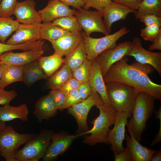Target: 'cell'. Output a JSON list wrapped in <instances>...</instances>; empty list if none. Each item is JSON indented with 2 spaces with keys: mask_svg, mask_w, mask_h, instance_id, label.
<instances>
[{
  "mask_svg": "<svg viewBox=\"0 0 161 161\" xmlns=\"http://www.w3.org/2000/svg\"><path fill=\"white\" fill-rule=\"evenodd\" d=\"M134 11L120 4L112 2L103 10L102 14L103 21L109 33L111 31V27L113 23L120 20L125 19L130 13H135Z\"/></svg>",
  "mask_w": 161,
  "mask_h": 161,
  "instance_id": "21",
  "label": "cell"
},
{
  "mask_svg": "<svg viewBox=\"0 0 161 161\" xmlns=\"http://www.w3.org/2000/svg\"><path fill=\"white\" fill-rule=\"evenodd\" d=\"M77 9L74 15L87 36H89L92 33L94 32H101L105 35L109 34L102 20L101 13L82 8Z\"/></svg>",
  "mask_w": 161,
  "mask_h": 161,
  "instance_id": "9",
  "label": "cell"
},
{
  "mask_svg": "<svg viewBox=\"0 0 161 161\" xmlns=\"http://www.w3.org/2000/svg\"><path fill=\"white\" fill-rule=\"evenodd\" d=\"M41 23L31 24L19 23L15 32L5 43L17 44L40 40L41 39L40 28Z\"/></svg>",
  "mask_w": 161,
  "mask_h": 161,
  "instance_id": "15",
  "label": "cell"
},
{
  "mask_svg": "<svg viewBox=\"0 0 161 161\" xmlns=\"http://www.w3.org/2000/svg\"></svg>",
  "mask_w": 161,
  "mask_h": 161,
  "instance_id": "53",
  "label": "cell"
},
{
  "mask_svg": "<svg viewBox=\"0 0 161 161\" xmlns=\"http://www.w3.org/2000/svg\"><path fill=\"white\" fill-rule=\"evenodd\" d=\"M161 161V149L159 150L152 156L150 161Z\"/></svg>",
  "mask_w": 161,
  "mask_h": 161,
  "instance_id": "50",
  "label": "cell"
},
{
  "mask_svg": "<svg viewBox=\"0 0 161 161\" xmlns=\"http://www.w3.org/2000/svg\"><path fill=\"white\" fill-rule=\"evenodd\" d=\"M49 94L52 97L56 109L59 110L64 104L66 95L59 89H52Z\"/></svg>",
  "mask_w": 161,
  "mask_h": 161,
  "instance_id": "39",
  "label": "cell"
},
{
  "mask_svg": "<svg viewBox=\"0 0 161 161\" xmlns=\"http://www.w3.org/2000/svg\"><path fill=\"white\" fill-rule=\"evenodd\" d=\"M83 0L84 4L83 7V9L88 10L90 7H93L102 14L104 8L112 2L111 0Z\"/></svg>",
  "mask_w": 161,
  "mask_h": 161,
  "instance_id": "37",
  "label": "cell"
},
{
  "mask_svg": "<svg viewBox=\"0 0 161 161\" xmlns=\"http://www.w3.org/2000/svg\"><path fill=\"white\" fill-rule=\"evenodd\" d=\"M150 14L161 16V0H143L134 13L136 19Z\"/></svg>",
  "mask_w": 161,
  "mask_h": 161,
  "instance_id": "31",
  "label": "cell"
},
{
  "mask_svg": "<svg viewBox=\"0 0 161 161\" xmlns=\"http://www.w3.org/2000/svg\"><path fill=\"white\" fill-rule=\"evenodd\" d=\"M128 60L126 56L112 65L103 77L105 83L118 82L133 86L141 73L150 74L154 71V68L150 65L136 61L129 65L127 63Z\"/></svg>",
  "mask_w": 161,
  "mask_h": 161,
  "instance_id": "1",
  "label": "cell"
},
{
  "mask_svg": "<svg viewBox=\"0 0 161 161\" xmlns=\"http://www.w3.org/2000/svg\"><path fill=\"white\" fill-rule=\"evenodd\" d=\"M17 2V0H2L0 3V17H10Z\"/></svg>",
  "mask_w": 161,
  "mask_h": 161,
  "instance_id": "36",
  "label": "cell"
},
{
  "mask_svg": "<svg viewBox=\"0 0 161 161\" xmlns=\"http://www.w3.org/2000/svg\"><path fill=\"white\" fill-rule=\"evenodd\" d=\"M57 110L52 97L49 94L41 97L36 101L32 113L38 122L41 123L44 120H48L55 116Z\"/></svg>",
  "mask_w": 161,
  "mask_h": 161,
  "instance_id": "22",
  "label": "cell"
},
{
  "mask_svg": "<svg viewBox=\"0 0 161 161\" xmlns=\"http://www.w3.org/2000/svg\"><path fill=\"white\" fill-rule=\"evenodd\" d=\"M37 134H20L12 126H5L0 131V155L6 161H17L15 155L19 148L35 137Z\"/></svg>",
  "mask_w": 161,
  "mask_h": 161,
  "instance_id": "5",
  "label": "cell"
},
{
  "mask_svg": "<svg viewBox=\"0 0 161 161\" xmlns=\"http://www.w3.org/2000/svg\"><path fill=\"white\" fill-rule=\"evenodd\" d=\"M83 40L80 31L63 35L51 42L54 53L63 57L72 51Z\"/></svg>",
  "mask_w": 161,
  "mask_h": 161,
  "instance_id": "19",
  "label": "cell"
},
{
  "mask_svg": "<svg viewBox=\"0 0 161 161\" xmlns=\"http://www.w3.org/2000/svg\"><path fill=\"white\" fill-rule=\"evenodd\" d=\"M112 1L122 4L130 9L136 11L143 0H111Z\"/></svg>",
  "mask_w": 161,
  "mask_h": 161,
  "instance_id": "44",
  "label": "cell"
},
{
  "mask_svg": "<svg viewBox=\"0 0 161 161\" xmlns=\"http://www.w3.org/2000/svg\"><path fill=\"white\" fill-rule=\"evenodd\" d=\"M47 78L48 76L39 66L37 60L23 66L22 82L28 87L39 80H47Z\"/></svg>",
  "mask_w": 161,
  "mask_h": 161,
  "instance_id": "26",
  "label": "cell"
},
{
  "mask_svg": "<svg viewBox=\"0 0 161 161\" xmlns=\"http://www.w3.org/2000/svg\"><path fill=\"white\" fill-rule=\"evenodd\" d=\"M129 32V30L123 27L113 34H109L100 38H91L83 32L87 59L92 61L106 50L114 48L117 45L116 42L118 40Z\"/></svg>",
  "mask_w": 161,
  "mask_h": 161,
  "instance_id": "7",
  "label": "cell"
},
{
  "mask_svg": "<svg viewBox=\"0 0 161 161\" xmlns=\"http://www.w3.org/2000/svg\"><path fill=\"white\" fill-rule=\"evenodd\" d=\"M111 107L117 112L131 113L138 92L132 86L115 81L106 83Z\"/></svg>",
  "mask_w": 161,
  "mask_h": 161,
  "instance_id": "4",
  "label": "cell"
},
{
  "mask_svg": "<svg viewBox=\"0 0 161 161\" xmlns=\"http://www.w3.org/2000/svg\"><path fill=\"white\" fill-rule=\"evenodd\" d=\"M154 100L144 92H138L136 96L128 122L133 135L139 142L141 140L142 134L147 127L146 122L154 112Z\"/></svg>",
  "mask_w": 161,
  "mask_h": 161,
  "instance_id": "3",
  "label": "cell"
},
{
  "mask_svg": "<svg viewBox=\"0 0 161 161\" xmlns=\"http://www.w3.org/2000/svg\"><path fill=\"white\" fill-rule=\"evenodd\" d=\"M80 97L83 100L92 94V89L89 81L81 83L78 88Z\"/></svg>",
  "mask_w": 161,
  "mask_h": 161,
  "instance_id": "43",
  "label": "cell"
},
{
  "mask_svg": "<svg viewBox=\"0 0 161 161\" xmlns=\"http://www.w3.org/2000/svg\"><path fill=\"white\" fill-rule=\"evenodd\" d=\"M102 101L97 92H92L86 99L67 108L68 113L74 118L77 123L78 128L75 134L81 136L89 130L87 120L88 113L92 107Z\"/></svg>",
  "mask_w": 161,
  "mask_h": 161,
  "instance_id": "8",
  "label": "cell"
},
{
  "mask_svg": "<svg viewBox=\"0 0 161 161\" xmlns=\"http://www.w3.org/2000/svg\"><path fill=\"white\" fill-rule=\"evenodd\" d=\"M70 33L51 22H44L41 24V38L47 40L50 42L63 35Z\"/></svg>",
  "mask_w": 161,
  "mask_h": 161,
  "instance_id": "29",
  "label": "cell"
},
{
  "mask_svg": "<svg viewBox=\"0 0 161 161\" xmlns=\"http://www.w3.org/2000/svg\"><path fill=\"white\" fill-rule=\"evenodd\" d=\"M145 72L141 73L135 82L133 86L138 93L145 92L155 100L161 102V85L153 82Z\"/></svg>",
  "mask_w": 161,
  "mask_h": 161,
  "instance_id": "23",
  "label": "cell"
},
{
  "mask_svg": "<svg viewBox=\"0 0 161 161\" xmlns=\"http://www.w3.org/2000/svg\"><path fill=\"white\" fill-rule=\"evenodd\" d=\"M36 3L34 0H26L17 2L13 11V15L20 23L31 24L41 23V15L35 8Z\"/></svg>",
  "mask_w": 161,
  "mask_h": 161,
  "instance_id": "14",
  "label": "cell"
},
{
  "mask_svg": "<svg viewBox=\"0 0 161 161\" xmlns=\"http://www.w3.org/2000/svg\"><path fill=\"white\" fill-rule=\"evenodd\" d=\"M52 130L44 129L29 140L15 155L17 161H38L44 157L51 141Z\"/></svg>",
  "mask_w": 161,
  "mask_h": 161,
  "instance_id": "6",
  "label": "cell"
},
{
  "mask_svg": "<svg viewBox=\"0 0 161 161\" xmlns=\"http://www.w3.org/2000/svg\"><path fill=\"white\" fill-rule=\"evenodd\" d=\"M128 56L133 57L139 63L151 65L161 77V52H153L145 49L142 47L139 38L135 37L133 38L131 49Z\"/></svg>",
  "mask_w": 161,
  "mask_h": 161,
  "instance_id": "12",
  "label": "cell"
},
{
  "mask_svg": "<svg viewBox=\"0 0 161 161\" xmlns=\"http://www.w3.org/2000/svg\"><path fill=\"white\" fill-rule=\"evenodd\" d=\"M29 113L27 106L25 103L17 106L4 105L0 108V121L5 122L19 119L23 121H27Z\"/></svg>",
  "mask_w": 161,
  "mask_h": 161,
  "instance_id": "25",
  "label": "cell"
},
{
  "mask_svg": "<svg viewBox=\"0 0 161 161\" xmlns=\"http://www.w3.org/2000/svg\"><path fill=\"white\" fill-rule=\"evenodd\" d=\"M78 89H73L70 91L66 96L65 102L59 110L61 111L64 109L82 101Z\"/></svg>",
  "mask_w": 161,
  "mask_h": 161,
  "instance_id": "38",
  "label": "cell"
},
{
  "mask_svg": "<svg viewBox=\"0 0 161 161\" xmlns=\"http://www.w3.org/2000/svg\"><path fill=\"white\" fill-rule=\"evenodd\" d=\"M140 21L143 23L145 26L157 24L161 26V16L154 14L147 15L141 17Z\"/></svg>",
  "mask_w": 161,
  "mask_h": 161,
  "instance_id": "42",
  "label": "cell"
},
{
  "mask_svg": "<svg viewBox=\"0 0 161 161\" xmlns=\"http://www.w3.org/2000/svg\"><path fill=\"white\" fill-rule=\"evenodd\" d=\"M47 82L48 88L51 89H59L72 77V71L64 64L61 69L50 76Z\"/></svg>",
  "mask_w": 161,
  "mask_h": 161,
  "instance_id": "30",
  "label": "cell"
},
{
  "mask_svg": "<svg viewBox=\"0 0 161 161\" xmlns=\"http://www.w3.org/2000/svg\"><path fill=\"white\" fill-rule=\"evenodd\" d=\"M65 56L64 64L67 65L72 71L80 66L87 59V53L83 40Z\"/></svg>",
  "mask_w": 161,
  "mask_h": 161,
  "instance_id": "27",
  "label": "cell"
},
{
  "mask_svg": "<svg viewBox=\"0 0 161 161\" xmlns=\"http://www.w3.org/2000/svg\"><path fill=\"white\" fill-rule=\"evenodd\" d=\"M75 11L59 0H49L47 6L38 12L42 21L47 22L61 17L74 15Z\"/></svg>",
  "mask_w": 161,
  "mask_h": 161,
  "instance_id": "17",
  "label": "cell"
},
{
  "mask_svg": "<svg viewBox=\"0 0 161 161\" xmlns=\"http://www.w3.org/2000/svg\"><path fill=\"white\" fill-rule=\"evenodd\" d=\"M96 106L99 110V114L92 121L93 127L84 133L83 135L90 134V135L85 137L83 142L92 146L99 143L109 144L107 135L110 127L115 122L117 112L106 106L102 101Z\"/></svg>",
  "mask_w": 161,
  "mask_h": 161,
  "instance_id": "2",
  "label": "cell"
},
{
  "mask_svg": "<svg viewBox=\"0 0 161 161\" xmlns=\"http://www.w3.org/2000/svg\"><path fill=\"white\" fill-rule=\"evenodd\" d=\"M78 134L70 135L63 131L53 133L51 142L43 158V161H52L63 155L71 144L79 136Z\"/></svg>",
  "mask_w": 161,
  "mask_h": 161,
  "instance_id": "11",
  "label": "cell"
},
{
  "mask_svg": "<svg viewBox=\"0 0 161 161\" xmlns=\"http://www.w3.org/2000/svg\"><path fill=\"white\" fill-rule=\"evenodd\" d=\"M17 96V93L14 90L7 91L0 88V105H9L11 101Z\"/></svg>",
  "mask_w": 161,
  "mask_h": 161,
  "instance_id": "40",
  "label": "cell"
},
{
  "mask_svg": "<svg viewBox=\"0 0 161 161\" xmlns=\"http://www.w3.org/2000/svg\"><path fill=\"white\" fill-rule=\"evenodd\" d=\"M131 114L129 112H117L113 127L110 129L107 137L109 144L114 155L120 153L123 149V141L125 140V126L128 119Z\"/></svg>",
  "mask_w": 161,
  "mask_h": 161,
  "instance_id": "10",
  "label": "cell"
},
{
  "mask_svg": "<svg viewBox=\"0 0 161 161\" xmlns=\"http://www.w3.org/2000/svg\"><path fill=\"white\" fill-rule=\"evenodd\" d=\"M44 53L43 48L35 49L20 53L12 51L5 52L0 57V64L23 66L37 60Z\"/></svg>",
  "mask_w": 161,
  "mask_h": 161,
  "instance_id": "16",
  "label": "cell"
},
{
  "mask_svg": "<svg viewBox=\"0 0 161 161\" xmlns=\"http://www.w3.org/2000/svg\"><path fill=\"white\" fill-rule=\"evenodd\" d=\"M89 81L92 92H97L100 95L103 103L106 106L111 107L107 96L106 83L103 80L100 66L96 58L91 62Z\"/></svg>",
  "mask_w": 161,
  "mask_h": 161,
  "instance_id": "18",
  "label": "cell"
},
{
  "mask_svg": "<svg viewBox=\"0 0 161 161\" xmlns=\"http://www.w3.org/2000/svg\"><path fill=\"white\" fill-rule=\"evenodd\" d=\"M131 49V42L126 41L119 43L114 48L104 51L96 58L100 63L103 76L106 75L111 66L127 56Z\"/></svg>",
  "mask_w": 161,
  "mask_h": 161,
  "instance_id": "13",
  "label": "cell"
},
{
  "mask_svg": "<svg viewBox=\"0 0 161 161\" xmlns=\"http://www.w3.org/2000/svg\"><path fill=\"white\" fill-rule=\"evenodd\" d=\"M154 112L155 114L156 118L159 119L160 129L155 138L150 144L151 146H153L161 141V107H160L157 111L154 110Z\"/></svg>",
  "mask_w": 161,
  "mask_h": 161,
  "instance_id": "46",
  "label": "cell"
},
{
  "mask_svg": "<svg viewBox=\"0 0 161 161\" xmlns=\"http://www.w3.org/2000/svg\"><path fill=\"white\" fill-rule=\"evenodd\" d=\"M17 46L15 44H9L0 42V57L4 53L16 50Z\"/></svg>",
  "mask_w": 161,
  "mask_h": 161,
  "instance_id": "49",
  "label": "cell"
},
{
  "mask_svg": "<svg viewBox=\"0 0 161 161\" xmlns=\"http://www.w3.org/2000/svg\"><path fill=\"white\" fill-rule=\"evenodd\" d=\"M68 5L78 9L82 8L84 4L83 0H59Z\"/></svg>",
  "mask_w": 161,
  "mask_h": 161,
  "instance_id": "47",
  "label": "cell"
},
{
  "mask_svg": "<svg viewBox=\"0 0 161 161\" xmlns=\"http://www.w3.org/2000/svg\"><path fill=\"white\" fill-rule=\"evenodd\" d=\"M114 161H133L131 152L126 146L119 154L114 155Z\"/></svg>",
  "mask_w": 161,
  "mask_h": 161,
  "instance_id": "45",
  "label": "cell"
},
{
  "mask_svg": "<svg viewBox=\"0 0 161 161\" xmlns=\"http://www.w3.org/2000/svg\"><path fill=\"white\" fill-rule=\"evenodd\" d=\"M1 77L0 88H4L10 84L18 81H22L23 66L0 64Z\"/></svg>",
  "mask_w": 161,
  "mask_h": 161,
  "instance_id": "24",
  "label": "cell"
},
{
  "mask_svg": "<svg viewBox=\"0 0 161 161\" xmlns=\"http://www.w3.org/2000/svg\"><path fill=\"white\" fill-rule=\"evenodd\" d=\"M91 62L87 59L80 66L72 71V77L81 83L89 81Z\"/></svg>",
  "mask_w": 161,
  "mask_h": 161,
  "instance_id": "34",
  "label": "cell"
},
{
  "mask_svg": "<svg viewBox=\"0 0 161 161\" xmlns=\"http://www.w3.org/2000/svg\"><path fill=\"white\" fill-rule=\"evenodd\" d=\"M81 83V82L72 77L59 89L66 96L71 90L78 89Z\"/></svg>",
  "mask_w": 161,
  "mask_h": 161,
  "instance_id": "41",
  "label": "cell"
},
{
  "mask_svg": "<svg viewBox=\"0 0 161 161\" xmlns=\"http://www.w3.org/2000/svg\"><path fill=\"white\" fill-rule=\"evenodd\" d=\"M152 44L149 47V51L161 50V32L152 41Z\"/></svg>",
  "mask_w": 161,
  "mask_h": 161,
  "instance_id": "48",
  "label": "cell"
},
{
  "mask_svg": "<svg viewBox=\"0 0 161 161\" xmlns=\"http://www.w3.org/2000/svg\"><path fill=\"white\" fill-rule=\"evenodd\" d=\"M126 126L130 135H125L126 146L131 152L133 161H150L157 150L150 149L141 145L133 135L128 122Z\"/></svg>",
  "mask_w": 161,
  "mask_h": 161,
  "instance_id": "20",
  "label": "cell"
},
{
  "mask_svg": "<svg viewBox=\"0 0 161 161\" xmlns=\"http://www.w3.org/2000/svg\"><path fill=\"white\" fill-rule=\"evenodd\" d=\"M52 23L71 33L80 32L82 30L74 15L57 18L53 21Z\"/></svg>",
  "mask_w": 161,
  "mask_h": 161,
  "instance_id": "33",
  "label": "cell"
},
{
  "mask_svg": "<svg viewBox=\"0 0 161 161\" xmlns=\"http://www.w3.org/2000/svg\"><path fill=\"white\" fill-rule=\"evenodd\" d=\"M19 23L13 17H0V41L5 43L7 38L17 28Z\"/></svg>",
  "mask_w": 161,
  "mask_h": 161,
  "instance_id": "32",
  "label": "cell"
},
{
  "mask_svg": "<svg viewBox=\"0 0 161 161\" xmlns=\"http://www.w3.org/2000/svg\"><path fill=\"white\" fill-rule=\"evenodd\" d=\"M1 68L0 67V80L1 78Z\"/></svg>",
  "mask_w": 161,
  "mask_h": 161,
  "instance_id": "52",
  "label": "cell"
},
{
  "mask_svg": "<svg viewBox=\"0 0 161 161\" xmlns=\"http://www.w3.org/2000/svg\"><path fill=\"white\" fill-rule=\"evenodd\" d=\"M6 126L5 122L0 121V131Z\"/></svg>",
  "mask_w": 161,
  "mask_h": 161,
  "instance_id": "51",
  "label": "cell"
},
{
  "mask_svg": "<svg viewBox=\"0 0 161 161\" xmlns=\"http://www.w3.org/2000/svg\"><path fill=\"white\" fill-rule=\"evenodd\" d=\"M39 66L48 77L53 75L64 64L62 57L54 53L48 56H41L37 60Z\"/></svg>",
  "mask_w": 161,
  "mask_h": 161,
  "instance_id": "28",
  "label": "cell"
},
{
  "mask_svg": "<svg viewBox=\"0 0 161 161\" xmlns=\"http://www.w3.org/2000/svg\"><path fill=\"white\" fill-rule=\"evenodd\" d=\"M161 27L157 24L145 26L141 29L140 36L145 41L152 42L161 32Z\"/></svg>",
  "mask_w": 161,
  "mask_h": 161,
  "instance_id": "35",
  "label": "cell"
}]
</instances>
